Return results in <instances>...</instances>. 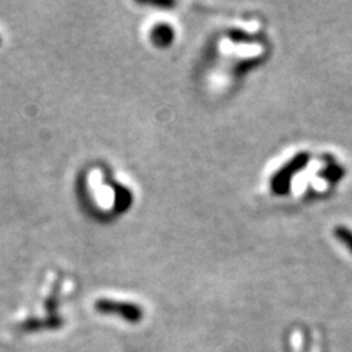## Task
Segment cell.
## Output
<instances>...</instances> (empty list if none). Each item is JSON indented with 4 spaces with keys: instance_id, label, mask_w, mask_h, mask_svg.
I'll return each instance as SVG.
<instances>
[{
    "instance_id": "obj_2",
    "label": "cell",
    "mask_w": 352,
    "mask_h": 352,
    "mask_svg": "<svg viewBox=\"0 0 352 352\" xmlns=\"http://www.w3.org/2000/svg\"><path fill=\"white\" fill-rule=\"evenodd\" d=\"M151 40L157 44V46H168L173 40V31L168 25H159L151 31Z\"/></svg>"
},
{
    "instance_id": "obj_3",
    "label": "cell",
    "mask_w": 352,
    "mask_h": 352,
    "mask_svg": "<svg viewBox=\"0 0 352 352\" xmlns=\"http://www.w3.org/2000/svg\"><path fill=\"white\" fill-rule=\"evenodd\" d=\"M0 44H2V37H0Z\"/></svg>"
},
{
    "instance_id": "obj_1",
    "label": "cell",
    "mask_w": 352,
    "mask_h": 352,
    "mask_svg": "<svg viewBox=\"0 0 352 352\" xmlns=\"http://www.w3.org/2000/svg\"><path fill=\"white\" fill-rule=\"evenodd\" d=\"M96 310L104 316H118L128 323H140L144 311L134 302L115 301V300H98L96 302Z\"/></svg>"
}]
</instances>
